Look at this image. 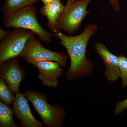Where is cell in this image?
<instances>
[{"instance_id":"e0dca14e","label":"cell","mask_w":127,"mask_h":127,"mask_svg":"<svg viewBox=\"0 0 127 127\" xmlns=\"http://www.w3.org/2000/svg\"><path fill=\"white\" fill-rule=\"evenodd\" d=\"M114 10L119 12L120 10V1L121 0H107Z\"/></svg>"},{"instance_id":"d6986e66","label":"cell","mask_w":127,"mask_h":127,"mask_svg":"<svg viewBox=\"0 0 127 127\" xmlns=\"http://www.w3.org/2000/svg\"><path fill=\"white\" fill-rule=\"evenodd\" d=\"M77 0H67V2L66 5L65 6H68L70 5L73 2H75Z\"/></svg>"},{"instance_id":"ac0fdd59","label":"cell","mask_w":127,"mask_h":127,"mask_svg":"<svg viewBox=\"0 0 127 127\" xmlns=\"http://www.w3.org/2000/svg\"><path fill=\"white\" fill-rule=\"evenodd\" d=\"M10 32L9 31H5L2 28H0V40H2L3 39H4L5 37H6L10 34Z\"/></svg>"},{"instance_id":"30bf717a","label":"cell","mask_w":127,"mask_h":127,"mask_svg":"<svg viewBox=\"0 0 127 127\" xmlns=\"http://www.w3.org/2000/svg\"><path fill=\"white\" fill-rule=\"evenodd\" d=\"M95 48L106 66L105 74L108 79L111 81H116L120 76L118 56L111 53L101 42H95Z\"/></svg>"},{"instance_id":"52a82bcc","label":"cell","mask_w":127,"mask_h":127,"mask_svg":"<svg viewBox=\"0 0 127 127\" xmlns=\"http://www.w3.org/2000/svg\"><path fill=\"white\" fill-rule=\"evenodd\" d=\"M0 78L4 79L12 92H19V86L26 74L18 63L17 58H12L0 63Z\"/></svg>"},{"instance_id":"7a4b0ae2","label":"cell","mask_w":127,"mask_h":127,"mask_svg":"<svg viewBox=\"0 0 127 127\" xmlns=\"http://www.w3.org/2000/svg\"><path fill=\"white\" fill-rule=\"evenodd\" d=\"M37 10L31 5L14 12L4 13L2 25L6 28L14 27L30 30L35 33L41 41H51L53 35L43 29L36 18Z\"/></svg>"},{"instance_id":"277c9868","label":"cell","mask_w":127,"mask_h":127,"mask_svg":"<svg viewBox=\"0 0 127 127\" xmlns=\"http://www.w3.org/2000/svg\"><path fill=\"white\" fill-rule=\"evenodd\" d=\"M92 0H77L65 9L61 14L57 24V27L70 34L79 30L82 22L89 13L87 10Z\"/></svg>"},{"instance_id":"9a60e30c","label":"cell","mask_w":127,"mask_h":127,"mask_svg":"<svg viewBox=\"0 0 127 127\" xmlns=\"http://www.w3.org/2000/svg\"><path fill=\"white\" fill-rule=\"evenodd\" d=\"M119 66L120 72V77L121 78L123 86H127V58L123 55L118 56Z\"/></svg>"},{"instance_id":"7c38bea8","label":"cell","mask_w":127,"mask_h":127,"mask_svg":"<svg viewBox=\"0 0 127 127\" xmlns=\"http://www.w3.org/2000/svg\"><path fill=\"white\" fill-rule=\"evenodd\" d=\"M13 111L7 104L0 102V127H18L13 118Z\"/></svg>"},{"instance_id":"ffe728a7","label":"cell","mask_w":127,"mask_h":127,"mask_svg":"<svg viewBox=\"0 0 127 127\" xmlns=\"http://www.w3.org/2000/svg\"><path fill=\"white\" fill-rule=\"evenodd\" d=\"M39 0H40L43 2V4H47V3H49V2L54 1L57 0H38V1Z\"/></svg>"},{"instance_id":"2e32d148","label":"cell","mask_w":127,"mask_h":127,"mask_svg":"<svg viewBox=\"0 0 127 127\" xmlns=\"http://www.w3.org/2000/svg\"><path fill=\"white\" fill-rule=\"evenodd\" d=\"M127 108V98L126 100L117 103L116 107L114 109V113L116 115H118Z\"/></svg>"},{"instance_id":"ba28073f","label":"cell","mask_w":127,"mask_h":127,"mask_svg":"<svg viewBox=\"0 0 127 127\" xmlns=\"http://www.w3.org/2000/svg\"><path fill=\"white\" fill-rule=\"evenodd\" d=\"M25 94L16 93L14 102L13 110L16 116L24 127H42L43 123L36 120L32 113L28 99Z\"/></svg>"},{"instance_id":"5b68a950","label":"cell","mask_w":127,"mask_h":127,"mask_svg":"<svg viewBox=\"0 0 127 127\" xmlns=\"http://www.w3.org/2000/svg\"><path fill=\"white\" fill-rule=\"evenodd\" d=\"M36 34L30 30L15 28L0 44V63L20 56L28 40Z\"/></svg>"},{"instance_id":"8992f818","label":"cell","mask_w":127,"mask_h":127,"mask_svg":"<svg viewBox=\"0 0 127 127\" xmlns=\"http://www.w3.org/2000/svg\"><path fill=\"white\" fill-rule=\"evenodd\" d=\"M20 56L33 65L38 62L52 61L65 66L67 59V57L64 54L52 51L44 47L35 37L28 40Z\"/></svg>"},{"instance_id":"6da1fadb","label":"cell","mask_w":127,"mask_h":127,"mask_svg":"<svg viewBox=\"0 0 127 127\" xmlns=\"http://www.w3.org/2000/svg\"><path fill=\"white\" fill-rule=\"evenodd\" d=\"M98 30L96 25L91 23L86 25L83 32L78 35H67L59 30L53 34V37L60 39V44L65 48L70 58V66L66 74L68 80L82 76L92 68V63L87 59V47L89 39Z\"/></svg>"},{"instance_id":"5bb4252c","label":"cell","mask_w":127,"mask_h":127,"mask_svg":"<svg viewBox=\"0 0 127 127\" xmlns=\"http://www.w3.org/2000/svg\"><path fill=\"white\" fill-rule=\"evenodd\" d=\"M6 83L4 79L0 78V100L4 103L9 105L13 104L15 97Z\"/></svg>"},{"instance_id":"9c48e42d","label":"cell","mask_w":127,"mask_h":127,"mask_svg":"<svg viewBox=\"0 0 127 127\" xmlns=\"http://www.w3.org/2000/svg\"><path fill=\"white\" fill-rule=\"evenodd\" d=\"M34 66L38 68V78L43 85L56 88L58 85V78L61 76L63 70L56 62L42 61L37 62Z\"/></svg>"},{"instance_id":"3957f363","label":"cell","mask_w":127,"mask_h":127,"mask_svg":"<svg viewBox=\"0 0 127 127\" xmlns=\"http://www.w3.org/2000/svg\"><path fill=\"white\" fill-rule=\"evenodd\" d=\"M24 94L33 105L43 124L49 127L62 126L65 112L62 107L50 105L45 95L36 91H27Z\"/></svg>"},{"instance_id":"8fae6325","label":"cell","mask_w":127,"mask_h":127,"mask_svg":"<svg viewBox=\"0 0 127 127\" xmlns=\"http://www.w3.org/2000/svg\"><path fill=\"white\" fill-rule=\"evenodd\" d=\"M65 8L61 0H57L44 4L40 10V14L47 18L48 27L54 33L58 30L57 27V22Z\"/></svg>"},{"instance_id":"4fadbf2b","label":"cell","mask_w":127,"mask_h":127,"mask_svg":"<svg viewBox=\"0 0 127 127\" xmlns=\"http://www.w3.org/2000/svg\"><path fill=\"white\" fill-rule=\"evenodd\" d=\"M38 0H5L1 10L4 13L14 12L32 5Z\"/></svg>"}]
</instances>
